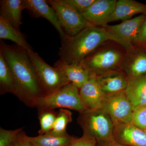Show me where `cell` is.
I'll list each match as a JSON object with an SVG mask.
<instances>
[{"label":"cell","instance_id":"2","mask_svg":"<svg viewBox=\"0 0 146 146\" xmlns=\"http://www.w3.org/2000/svg\"><path fill=\"white\" fill-rule=\"evenodd\" d=\"M112 40L117 42L107 29L89 26L73 36H67L61 42L58 55L60 59L68 64H80L104 42Z\"/></svg>","mask_w":146,"mask_h":146},{"label":"cell","instance_id":"10","mask_svg":"<svg viewBox=\"0 0 146 146\" xmlns=\"http://www.w3.org/2000/svg\"><path fill=\"white\" fill-rule=\"evenodd\" d=\"M25 9L28 11L31 16L46 19L59 33L61 42L65 40L68 35L60 26L55 11L46 0H25Z\"/></svg>","mask_w":146,"mask_h":146},{"label":"cell","instance_id":"25","mask_svg":"<svg viewBox=\"0 0 146 146\" xmlns=\"http://www.w3.org/2000/svg\"><path fill=\"white\" fill-rule=\"evenodd\" d=\"M132 124L146 132V105L133 109Z\"/></svg>","mask_w":146,"mask_h":146},{"label":"cell","instance_id":"14","mask_svg":"<svg viewBox=\"0 0 146 146\" xmlns=\"http://www.w3.org/2000/svg\"><path fill=\"white\" fill-rule=\"evenodd\" d=\"M96 79L105 96L124 91L128 82L123 73L113 70L96 75Z\"/></svg>","mask_w":146,"mask_h":146},{"label":"cell","instance_id":"29","mask_svg":"<svg viewBox=\"0 0 146 146\" xmlns=\"http://www.w3.org/2000/svg\"><path fill=\"white\" fill-rule=\"evenodd\" d=\"M9 146H35L29 140L25 131H21L18 133L15 140Z\"/></svg>","mask_w":146,"mask_h":146},{"label":"cell","instance_id":"18","mask_svg":"<svg viewBox=\"0 0 146 146\" xmlns=\"http://www.w3.org/2000/svg\"><path fill=\"white\" fill-rule=\"evenodd\" d=\"M0 6V16L20 30L22 24V11L25 9V0H1Z\"/></svg>","mask_w":146,"mask_h":146},{"label":"cell","instance_id":"20","mask_svg":"<svg viewBox=\"0 0 146 146\" xmlns=\"http://www.w3.org/2000/svg\"><path fill=\"white\" fill-rule=\"evenodd\" d=\"M0 39H7L15 43L27 51L33 50L21 30L17 29L8 21L0 16Z\"/></svg>","mask_w":146,"mask_h":146},{"label":"cell","instance_id":"11","mask_svg":"<svg viewBox=\"0 0 146 146\" xmlns=\"http://www.w3.org/2000/svg\"><path fill=\"white\" fill-rule=\"evenodd\" d=\"M116 0H96L82 16L92 25L105 27L115 10Z\"/></svg>","mask_w":146,"mask_h":146},{"label":"cell","instance_id":"6","mask_svg":"<svg viewBox=\"0 0 146 146\" xmlns=\"http://www.w3.org/2000/svg\"><path fill=\"white\" fill-rule=\"evenodd\" d=\"M47 2L55 11L60 26L68 36H75L91 25L81 13L65 0H48Z\"/></svg>","mask_w":146,"mask_h":146},{"label":"cell","instance_id":"24","mask_svg":"<svg viewBox=\"0 0 146 146\" xmlns=\"http://www.w3.org/2000/svg\"><path fill=\"white\" fill-rule=\"evenodd\" d=\"M72 114L70 110L63 108L59 109L52 129L47 133L55 136L67 134V126L72 121Z\"/></svg>","mask_w":146,"mask_h":146},{"label":"cell","instance_id":"13","mask_svg":"<svg viewBox=\"0 0 146 146\" xmlns=\"http://www.w3.org/2000/svg\"><path fill=\"white\" fill-rule=\"evenodd\" d=\"M79 90L81 99L87 110L102 108L105 95L97 82L96 75L91 73L89 80Z\"/></svg>","mask_w":146,"mask_h":146},{"label":"cell","instance_id":"23","mask_svg":"<svg viewBox=\"0 0 146 146\" xmlns=\"http://www.w3.org/2000/svg\"><path fill=\"white\" fill-rule=\"evenodd\" d=\"M38 119L40 124L39 135L48 133L52 129L57 116V112L55 109L37 108Z\"/></svg>","mask_w":146,"mask_h":146},{"label":"cell","instance_id":"15","mask_svg":"<svg viewBox=\"0 0 146 146\" xmlns=\"http://www.w3.org/2000/svg\"><path fill=\"white\" fill-rule=\"evenodd\" d=\"M54 67L62 71L70 83L80 89L89 80L91 73L81 63L68 64L61 59L56 61Z\"/></svg>","mask_w":146,"mask_h":146},{"label":"cell","instance_id":"17","mask_svg":"<svg viewBox=\"0 0 146 146\" xmlns=\"http://www.w3.org/2000/svg\"><path fill=\"white\" fill-rule=\"evenodd\" d=\"M125 92L133 109L146 105V74L128 78Z\"/></svg>","mask_w":146,"mask_h":146},{"label":"cell","instance_id":"30","mask_svg":"<svg viewBox=\"0 0 146 146\" xmlns=\"http://www.w3.org/2000/svg\"><path fill=\"white\" fill-rule=\"evenodd\" d=\"M136 45L138 46L146 47V18L141 27Z\"/></svg>","mask_w":146,"mask_h":146},{"label":"cell","instance_id":"7","mask_svg":"<svg viewBox=\"0 0 146 146\" xmlns=\"http://www.w3.org/2000/svg\"><path fill=\"white\" fill-rule=\"evenodd\" d=\"M102 108L109 115L115 125L132 123L133 106L125 90L106 95Z\"/></svg>","mask_w":146,"mask_h":146},{"label":"cell","instance_id":"1","mask_svg":"<svg viewBox=\"0 0 146 146\" xmlns=\"http://www.w3.org/2000/svg\"><path fill=\"white\" fill-rule=\"evenodd\" d=\"M0 52L10 68L15 85L16 96L27 106L36 107L44 97L33 65L26 50L17 45L0 43Z\"/></svg>","mask_w":146,"mask_h":146},{"label":"cell","instance_id":"3","mask_svg":"<svg viewBox=\"0 0 146 146\" xmlns=\"http://www.w3.org/2000/svg\"><path fill=\"white\" fill-rule=\"evenodd\" d=\"M78 123L83 131L97 141L114 140L115 124L104 108L87 110L80 113Z\"/></svg>","mask_w":146,"mask_h":146},{"label":"cell","instance_id":"22","mask_svg":"<svg viewBox=\"0 0 146 146\" xmlns=\"http://www.w3.org/2000/svg\"><path fill=\"white\" fill-rule=\"evenodd\" d=\"M74 138L68 133L61 136L46 133L29 137L30 141L35 146H68Z\"/></svg>","mask_w":146,"mask_h":146},{"label":"cell","instance_id":"28","mask_svg":"<svg viewBox=\"0 0 146 146\" xmlns=\"http://www.w3.org/2000/svg\"><path fill=\"white\" fill-rule=\"evenodd\" d=\"M97 143L96 138L83 133L80 138H75L68 146H96Z\"/></svg>","mask_w":146,"mask_h":146},{"label":"cell","instance_id":"16","mask_svg":"<svg viewBox=\"0 0 146 146\" xmlns=\"http://www.w3.org/2000/svg\"><path fill=\"white\" fill-rule=\"evenodd\" d=\"M137 14L146 15V5L133 0L117 1L115 10L109 21H126Z\"/></svg>","mask_w":146,"mask_h":146},{"label":"cell","instance_id":"12","mask_svg":"<svg viewBox=\"0 0 146 146\" xmlns=\"http://www.w3.org/2000/svg\"><path fill=\"white\" fill-rule=\"evenodd\" d=\"M114 139L128 146H146V132L133 124L115 125Z\"/></svg>","mask_w":146,"mask_h":146},{"label":"cell","instance_id":"8","mask_svg":"<svg viewBox=\"0 0 146 146\" xmlns=\"http://www.w3.org/2000/svg\"><path fill=\"white\" fill-rule=\"evenodd\" d=\"M146 15L141 14L114 25L105 27L115 36L117 43L125 48L130 50L136 44L137 39Z\"/></svg>","mask_w":146,"mask_h":146},{"label":"cell","instance_id":"26","mask_svg":"<svg viewBox=\"0 0 146 146\" xmlns=\"http://www.w3.org/2000/svg\"><path fill=\"white\" fill-rule=\"evenodd\" d=\"M23 130V128L15 130H6L0 128V146H9L15 140L18 133Z\"/></svg>","mask_w":146,"mask_h":146},{"label":"cell","instance_id":"21","mask_svg":"<svg viewBox=\"0 0 146 146\" xmlns=\"http://www.w3.org/2000/svg\"><path fill=\"white\" fill-rule=\"evenodd\" d=\"M15 83L8 63L0 52V94L10 93L15 95Z\"/></svg>","mask_w":146,"mask_h":146},{"label":"cell","instance_id":"27","mask_svg":"<svg viewBox=\"0 0 146 146\" xmlns=\"http://www.w3.org/2000/svg\"><path fill=\"white\" fill-rule=\"evenodd\" d=\"M67 3L82 14L88 10L96 0H65Z\"/></svg>","mask_w":146,"mask_h":146},{"label":"cell","instance_id":"9","mask_svg":"<svg viewBox=\"0 0 146 146\" xmlns=\"http://www.w3.org/2000/svg\"><path fill=\"white\" fill-rule=\"evenodd\" d=\"M118 51L106 49L91 54L81 63L90 73L96 75L113 70L121 60Z\"/></svg>","mask_w":146,"mask_h":146},{"label":"cell","instance_id":"31","mask_svg":"<svg viewBox=\"0 0 146 146\" xmlns=\"http://www.w3.org/2000/svg\"><path fill=\"white\" fill-rule=\"evenodd\" d=\"M96 146H128L117 142L115 139L112 141H97Z\"/></svg>","mask_w":146,"mask_h":146},{"label":"cell","instance_id":"19","mask_svg":"<svg viewBox=\"0 0 146 146\" xmlns=\"http://www.w3.org/2000/svg\"><path fill=\"white\" fill-rule=\"evenodd\" d=\"M139 47L128 56L124 63V68L129 78L146 74V47Z\"/></svg>","mask_w":146,"mask_h":146},{"label":"cell","instance_id":"5","mask_svg":"<svg viewBox=\"0 0 146 146\" xmlns=\"http://www.w3.org/2000/svg\"><path fill=\"white\" fill-rule=\"evenodd\" d=\"M36 108L69 109L80 113L87 110L81 99L79 89L71 83L63 86L53 94L42 97L37 102Z\"/></svg>","mask_w":146,"mask_h":146},{"label":"cell","instance_id":"4","mask_svg":"<svg viewBox=\"0 0 146 146\" xmlns=\"http://www.w3.org/2000/svg\"><path fill=\"white\" fill-rule=\"evenodd\" d=\"M27 52L44 96L53 94L61 87L70 83L62 71L47 64L37 53L33 50Z\"/></svg>","mask_w":146,"mask_h":146}]
</instances>
